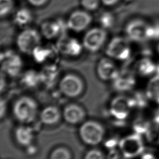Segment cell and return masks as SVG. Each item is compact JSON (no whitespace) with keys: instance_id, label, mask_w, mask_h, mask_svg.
I'll use <instances>...</instances> for the list:
<instances>
[{"instance_id":"cell-14","label":"cell","mask_w":159,"mask_h":159,"mask_svg":"<svg viewBox=\"0 0 159 159\" xmlns=\"http://www.w3.org/2000/svg\"><path fill=\"white\" fill-rule=\"evenodd\" d=\"M85 114L83 108L76 104L67 105L63 111L65 120L70 124L81 123L84 119Z\"/></svg>"},{"instance_id":"cell-32","label":"cell","mask_w":159,"mask_h":159,"mask_svg":"<svg viewBox=\"0 0 159 159\" xmlns=\"http://www.w3.org/2000/svg\"><path fill=\"white\" fill-rule=\"evenodd\" d=\"M6 104L5 102V101H4L2 99H1L0 102V115H1V118H2L4 115L6 113Z\"/></svg>"},{"instance_id":"cell-9","label":"cell","mask_w":159,"mask_h":159,"mask_svg":"<svg viewBox=\"0 0 159 159\" xmlns=\"http://www.w3.org/2000/svg\"><path fill=\"white\" fill-rule=\"evenodd\" d=\"M1 63L2 71L12 77L17 76L22 66L20 57L12 51H6L1 54Z\"/></svg>"},{"instance_id":"cell-35","label":"cell","mask_w":159,"mask_h":159,"mask_svg":"<svg viewBox=\"0 0 159 159\" xmlns=\"http://www.w3.org/2000/svg\"><path fill=\"white\" fill-rule=\"evenodd\" d=\"M2 74L3 73H1V86H0V88H1V92L3 91V89L4 88V86H5V84H6L5 80L3 78V75Z\"/></svg>"},{"instance_id":"cell-7","label":"cell","mask_w":159,"mask_h":159,"mask_svg":"<svg viewBox=\"0 0 159 159\" xmlns=\"http://www.w3.org/2000/svg\"><path fill=\"white\" fill-rule=\"evenodd\" d=\"M107 39V33L102 28L94 27L89 30L83 39V45L85 49L91 52L100 50Z\"/></svg>"},{"instance_id":"cell-22","label":"cell","mask_w":159,"mask_h":159,"mask_svg":"<svg viewBox=\"0 0 159 159\" xmlns=\"http://www.w3.org/2000/svg\"><path fill=\"white\" fill-rule=\"evenodd\" d=\"M21 81L24 85L29 88L37 86L41 82L40 73L34 70L27 71L22 77Z\"/></svg>"},{"instance_id":"cell-33","label":"cell","mask_w":159,"mask_h":159,"mask_svg":"<svg viewBox=\"0 0 159 159\" xmlns=\"http://www.w3.org/2000/svg\"><path fill=\"white\" fill-rule=\"evenodd\" d=\"M119 0H101L103 4L107 6H111L116 4Z\"/></svg>"},{"instance_id":"cell-4","label":"cell","mask_w":159,"mask_h":159,"mask_svg":"<svg viewBox=\"0 0 159 159\" xmlns=\"http://www.w3.org/2000/svg\"><path fill=\"white\" fill-rule=\"evenodd\" d=\"M40 35L36 30L27 29L18 35L16 45L21 52L32 55L34 50L40 45Z\"/></svg>"},{"instance_id":"cell-26","label":"cell","mask_w":159,"mask_h":159,"mask_svg":"<svg viewBox=\"0 0 159 159\" xmlns=\"http://www.w3.org/2000/svg\"><path fill=\"white\" fill-rule=\"evenodd\" d=\"M31 19L30 12L25 9H22L18 11L15 16L16 22L20 25L27 24L30 21Z\"/></svg>"},{"instance_id":"cell-12","label":"cell","mask_w":159,"mask_h":159,"mask_svg":"<svg viewBox=\"0 0 159 159\" xmlns=\"http://www.w3.org/2000/svg\"><path fill=\"white\" fill-rule=\"evenodd\" d=\"M83 46L76 39L67 36H61L57 43V48L61 53L71 57L80 55Z\"/></svg>"},{"instance_id":"cell-13","label":"cell","mask_w":159,"mask_h":159,"mask_svg":"<svg viewBox=\"0 0 159 159\" xmlns=\"http://www.w3.org/2000/svg\"><path fill=\"white\" fill-rule=\"evenodd\" d=\"M96 72L98 77L102 81H113L120 73L114 63L108 58H102L99 60Z\"/></svg>"},{"instance_id":"cell-25","label":"cell","mask_w":159,"mask_h":159,"mask_svg":"<svg viewBox=\"0 0 159 159\" xmlns=\"http://www.w3.org/2000/svg\"><path fill=\"white\" fill-rule=\"evenodd\" d=\"M49 159H71V154L65 147H57L51 152Z\"/></svg>"},{"instance_id":"cell-15","label":"cell","mask_w":159,"mask_h":159,"mask_svg":"<svg viewBox=\"0 0 159 159\" xmlns=\"http://www.w3.org/2000/svg\"><path fill=\"white\" fill-rule=\"evenodd\" d=\"M112 82L115 90L119 92H125L130 90L134 86L135 80L132 73H119Z\"/></svg>"},{"instance_id":"cell-20","label":"cell","mask_w":159,"mask_h":159,"mask_svg":"<svg viewBox=\"0 0 159 159\" xmlns=\"http://www.w3.org/2000/svg\"><path fill=\"white\" fill-rule=\"evenodd\" d=\"M136 70L140 75L147 76L153 74L157 70V67L149 58H143L137 64Z\"/></svg>"},{"instance_id":"cell-31","label":"cell","mask_w":159,"mask_h":159,"mask_svg":"<svg viewBox=\"0 0 159 159\" xmlns=\"http://www.w3.org/2000/svg\"><path fill=\"white\" fill-rule=\"evenodd\" d=\"M28 2L33 6L40 7L43 6L48 0H27Z\"/></svg>"},{"instance_id":"cell-30","label":"cell","mask_w":159,"mask_h":159,"mask_svg":"<svg viewBox=\"0 0 159 159\" xmlns=\"http://www.w3.org/2000/svg\"><path fill=\"white\" fill-rule=\"evenodd\" d=\"M6 1V2L5 3H1V16L4 14H6L11 9V3L9 0H5Z\"/></svg>"},{"instance_id":"cell-29","label":"cell","mask_w":159,"mask_h":159,"mask_svg":"<svg viewBox=\"0 0 159 159\" xmlns=\"http://www.w3.org/2000/svg\"><path fill=\"white\" fill-rule=\"evenodd\" d=\"M148 39H159V24L148 25L147 30Z\"/></svg>"},{"instance_id":"cell-18","label":"cell","mask_w":159,"mask_h":159,"mask_svg":"<svg viewBox=\"0 0 159 159\" xmlns=\"http://www.w3.org/2000/svg\"><path fill=\"white\" fill-rule=\"evenodd\" d=\"M63 28V24L60 21L46 22L42 25L41 32L45 37L51 39L59 35Z\"/></svg>"},{"instance_id":"cell-21","label":"cell","mask_w":159,"mask_h":159,"mask_svg":"<svg viewBox=\"0 0 159 159\" xmlns=\"http://www.w3.org/2000/svg\"><path fill=\"white\" fill-rule=\"evenodd\" d=\"M146 95L148 98L159 104V74L153 77L148 82Z\"/></svg>"},{"instance_id":"cell-36","label":"cell","mask_w":159,"mask_h":159,"mask_svg":"<svg viewBox=\"0 0 159 159\" xmlns=\"http://www.w3.org/2000/svg\"><path fill=\"white\" fill-rule=\"evenodd\" d=\"M157 72H158V73L159 74V66H158V67H157Z\"/></svg>"},{"instance_id":"cell-28","label":"cell","mask_w":159,"mask_h":159,"mask_svg":"<svg viewBox=\"0 0 159 159\" xmlns=\"http://www.w3.org/2000/svg\"><path fill=\"white\" fill-rule=\"evenodd\" d=\"M84 159H104V155L101 150L93 148L86 153Z\"/></svg>"},{"instance_id":"cell-11","label":"cell","mask_w":159,"mask_h":159,"mask_svg":"<svg viewBox=\"0 0 159 159\" xmlns=\"http://www.w3.org/2000/svg\"><path fill=\"white\" fill-rule=\"evenodd\" d=\"M148 24L140 19H135L129 22L125 27L128 37L135 42H142L147 39Z\"/></svg>"},{"instance_id":"cell-1","label":"cell","mask_w":159,"mask_h":159,"mask_svg":"<svg viewBox=\"0 0 159 159\" xmlns=\"http://www.w3.org/2000/svg\"><path fill=\"white\" fill-rule=\"evenodd\" d=\"M38 106L35 101L29 96L18 98L12 107L14 117L19 122L27 124L33 122L37 116Z\"/></svg>"},{"instance_id":"cell-16","label":"cell","mask_w":159,"mask_h":159,"mask_svg":"<svg viewBox=\"0 0 159 159\" xmlns=\"http://www.w3.org/2000/svg\"><path fill=\"white\" fill-rule=\"evenodd\" d=\"M60 118V111L54 106H49L43 108L40 114V119L42 122L48 125L56 124L59 122Z\"/></svg>"},{"instance_id":"cell-34","label":"cell","mask_w":159,"mask_h":159,"mask_svg":"<svg viewBox=\"0 0 159 159\" xmlns=\"http://www.w3.org/2000/svg\"><path fill=\"white\" fill-rule=\"evenodd\" d=\"M140 159H157L153 154L150 153H147L142 155Z\"/></svg>"},{"instance_id":"cell-6","label":"cell","mask_w":159,"mask_h":159,"mask_svg":"<svg viewBox=\"0 0 159 159\" xmlns=\"http://www.w3.org/2000/svg\"><path fill=\"white\" fill-rule=\"evenodd\" d=\"M106 53L110 58L125 60L130 57V48L126 39L121 37H115L108 43Z\"/></svg>"},{"instance_id":"cell-23","label":"cell","mask_w":159,"mask_h":159,"mask_svg":"<svg viewBox=\"0 0 159 159\" xmlns=\"http://www.w3.org/2000/svg\"><path fill=\"white\" fill-rule=\"evenodd\" d=\"M50 53L51 52L49 48H45L39 45L34 50L32 55L37 62L43 63L48 57H50Z\"/></svg>"},{"instance_id":"cell-19","label":"cell","mask_w":159,"mask_h":159,"mask_svg":"<svg viewBox=\"0 0 159 159\" xmlns=\"http://www.w3.org/2000/svg\"><path fill=\"white\" fill-rule=\"evenodd\" d=\"M40 75L41 82L50 87L55 83L58 78V70L55 65H46L40 72Z\"/></svg>"},{"instance_id":"cell-5","label":"cell","mask_w":159,"mask_h":159,"mask_svg":"<svg viewBox=\"0 0 159 159\" xmlns=\"http://www.w3.org/2000/svg\"><path fill=\"white\" fill-rule=\"evenodd\" d=\"M59 88L61 93L66 97L76 98L83 93L84 84L78 76L73 73H68L61 79Z\"/></svg>"},{"instance_id":"cell-17","label":"cell","mask_w":159,"mask_h":159,"mask_svg":"<svg viewBox=\"0 0 159 159\" xmlns=\"http://www.w3.org/2000/svg\"><path fill=\"white\" fill-rule=\"evenodd\" d=\"M34 132L31 127L20 125L15 130V139L17 142L24 147L29 146L34 140Z\"/></svg>"},{"instance_id":"cell-2","label":"cell","mask_w":159,"mask_h":159,"mask_svg":"<svg viewBox=\"0 0 159 159\" xmlns=\"http://www.w3.org/2000/svg\"><path fill=\"white\" fill-rule=\"evenodd\" d=\"M105 130L98 122L88 120L80 127L79 135L81 140L88 145L95 146L100 143L104 139Z\"/></svg>"},{"instance_id":"cell-8","label":"cell","mask_w":159,"mask_h":159,"mask_svg":"<svg viewBox=\"0 0 159 159\" xmlns=\"http://www.w3.org/2000/svg\"><path fill=\"white\" fill-rule=\"evenodd\" d=\"M134 106L131 98L120 95L113 98L109 106L111 116L118 120H124L129 115L130 109Z\"/></svg>"},{"instance_id":"cell-3","label":"cell","mask_w":159,"mask_h":159,"mask_svg":"<svg viewBox=\"0 0 159 159\" xmlns=\"http://www.w3.org/2000/svg\"><path fill=\"white\" fill-rule=\"evenodd\" d=\"M119 147L121 154L127 159L137 157L144 150L142 138L135 132L121 139L119 142Z\"/></svg>"},{"instance_id":"cell-10","label":"cell","mask_w":159,"mask_h":159,"mask_svg":"<svg viewBox=\"0 0 159 159\" xmlns=\"http://www.w3.org/2000/svg\"><path fill=\"white\" fill-rule=\"evenodd\" d=\"M92 21L91 15L85 11L78 10L71 14L66 25L68 29L75 32H81L86 29Z\"/></svg>"},{"instance_id":"cell-24","label":"cell","mask_w":159,"mask_h":159,"mask_svg":"<svg viewBox=\"0 0 159 159\" xmlns=\"http://www.w3.org/2000/svg\"><path fill=\"white\" fill-rule=\"evenodd\" d=\"M151 124L143 118H138L135 120L133 124V129L135 133L140 135L146 134L150 129Z\"/></svg>"},{"instance_id":"cell-27","label":"cell","mask_w":159,"mask_h":159,"mask_svg":"<svg viewBox=\"0 0 159 159\" xmlns=\"http://www.w3.org/2000/svg\"><path fill=\"white\" fill-rule=\"evenodd\" d=\"M101 0H81L82 7L87 11H94L99 7Z\"/></svg>"}]
</instances>
